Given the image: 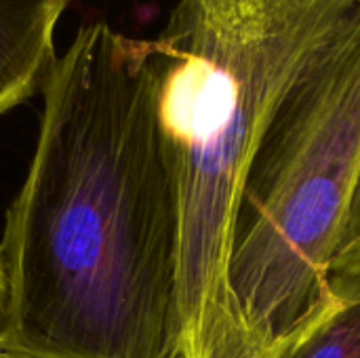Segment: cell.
Here are the masks:
<instances>
[{
	"label": "cell",
	"instance_id": "cell-1",
	"mask_svg": "<svg viewBox=\"0 0 360 358\" xmlns=\"http://www.w3.org/2000/svg\"><path fill=\"white\" fill-rule=\"evenodd\" d=\"M6 209L0 358H179L177 203L150 40L82 23Z\"/></svg>",
	"mask_w": 360,
	"mask_h": 358
},
{
	"label": "cell",
	"instance_id": "cell-2",
	"mask_svg": "<svg viewBox=\"0 0 360 358\" xmlns=\"http://www.w3.org/2000/svg\"><path fill=\"white\" fill-rule=\"evenodd\" d=\"M360 0H177L150 40L177 203L179 354L228 302L247 181L283 99Z\"/></svg>",
	"mask_w": 360,
	"mask_h": 358
},
{
	"label": "cell",
	"instance_id": "cell-3",
	"mask_svg": "<svg viewBox=\"0 0 360 358\" xmlns=\"http://www.w3.org/2000/svg\"><path fill=\"white\" fill-rule=\"evenodd\" d=\"M360 184V2L283 99L255 156L230 264L245 314L291 333L333 295Z\"/></svg>",
	"mask_w": 360,
	"mask_h": 358
},
{
	"label": "cell",
	"instance_id": "cell-4",
	"mask_svg": "<svg viewBox=\"0 0 360 358\" xmlns=\"http://www.w3.org/2000/svg\"><path fill=\"white\" fill-rule=\"evenodd\" d=\"M70 0H0V118L42 93Z\"/></svg>",
	"mask_w": 360,
	"mask_h": 358
},
{
	"label": "cell",
	"instance_id": "cell-5",
	"mask_svg": "<svg viewBox=\"0 0 360 358\" xmlns=\"http://www.w3.org/2000/svg\"><path fill=\"white\" fill-rule=\"evenodd\" d=\"M312 317L291 333H276L251 321L232 295L202 321L179 358H287Z\"/></svg>",
	"mask_w": 360,
	"mask_h": 358
},
{
	"label": "cell",
	"instance_id": "cell-6",
	"mask_svg": "<svg viewBox=\"0 0 360 358\" xmlns=\"http://www.w3.org/2000/svg\"><path fill=\"white\" fill-rule=\"evenodd\" d=\"M287 358H360V274L333 279L331 300L312 317Z\"/></svg>",
	"mask_w": 360,
	"mask_h": 358
},
{
	"label": "cell",
	"instance_id": "cell-7",
	"mask_svg": "<svg viewBox=\"0 0 360 358\" xmlns=\"http://www.w3.org/2000/svg\"><path fill=\"white\" fill-rule=\"evenodd\" d=\"M360 274V184L331 262V279Z\"/></svg>",
	"mask_w": 360,
	"mask_h": 358
},
{
	"label": "cell",
	"instance_id": "cell-8",
	"mask_svg": "<svg viewBox=\"0 0 360 358\" xmlns=\"http://www.w3.org/2000/svg\"><path fill=\"white\" fill-rule=\"evenodd\" d=\"M6 300H8V285H6V274H4V266L0 260V331H2V323H4Z\"/></svg>",
	"mask_w": 360,
	"mask_h": 358
}]
</instances>
